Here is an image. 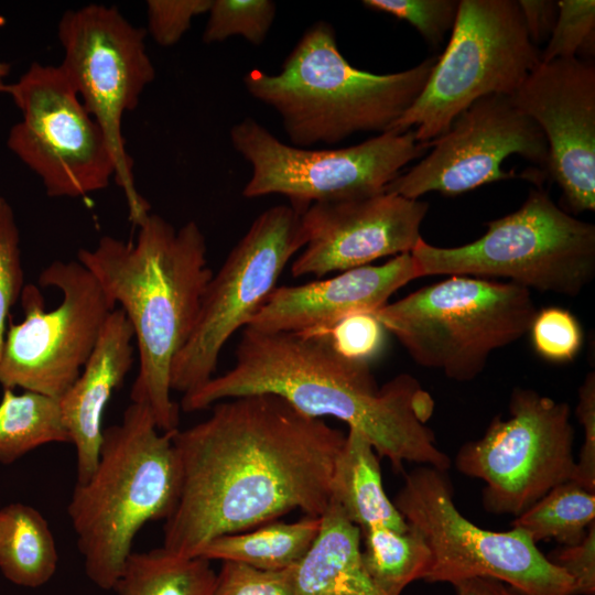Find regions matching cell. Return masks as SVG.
Returning <instances> with one entry per match:
<instances>
[{"label": "cell", "instance_id": "24", "mask_svg": "<svg viewBox=\"0 0 595 595\" xmlns=\"http://www.w3.org/2000/svg\"><path fill=\"white\" fill-rule=\"evenodd\" d=\"M57 562L53 533L40 511L21 502L0 509V570L6 578L39 587L55 574Z\"/></svg>", "mask_w": 595, "mask_h": 595}, {"label": "cell", "instance_id": "14", "mask_svg": "<svg viewBox=\"0 0 595 595\" xmlns=\"http://www.w3.org/2000/svg\"><path fill=\"white\" fill-rule=\"evenodd\" d=\"M39 284L58 289L62 302L46 312L40 290L23 288L24 320L7 332L0 383L60 399L80 375L115 304L78 260L53 261Z\"/></svg>", "mask_w": 595, "mask_h": 595}, {"label": "cell", "instance_id": "32", "mask_svg": "<svg viewBox=\"0 0 595 595\" xmlns=\"http://www.w3.org/2000/svg\"><path fill=\"white\" fill-rule=\"evenodd\" d=\"M366 8L411 24L432 46H439L456 20L457 0H364Z\"/></svg>", "mask_w": 595, "mask_h": 595}, {"label": "cell", "instance_id": "23", "mask_svg": "<svg viewBox=\"0 0 595 595\" xmlns=\"http://www.w3.org/2000/svg\"><path fill=\"white\" fill-rule=\"evenodd\" d=\"M321 528V517L298 521H272L253 529L219 536L199 551L202 559L239 562L277 571L296 565L307 553Z\"/></svg>", "mask_w": 595, "mask_h": 595}, {"label": "cell", "instance_id": "21", "mask_svg": "<svg viewBox=\"0 0 595 595\" xmlns=\"http://www.w3.org/2000/svg\"><path fill=\"white\" fill-rule=\"evenodd\" d=\"M292 595H387L364 566L360 529L332 500L315 541L294 566Z\"/></svg>", "mask_w": 595, "mask_h": 595}, {"label": "cell", "instance_id": "2", "mask_svg": "<svg viewBox=\"0 0 595 595\" xmlns=\"http://www.w3.org/2000/svg\"><path fill=\"white\" fill-rule=\"evenodd\" d=\"M253 393L282 397L303 413L333 416L363 433L394 472L404 462L441 470L451 458L426 425L434 401L419 381L401 374L379 387L369 363L343 356L327 334L241 331L235 364L183 394L184 412Z\"/></svg>", "mask_w": 595, "mask_h": 595}, {"label": "cell", "instance_id": "31", "mask_svg": "<svg viewBox=\"0 0 595 595\" xmlns=\"http://www.w3.org/2000/svg\"><path fill=\"white\" fill-rule=\"evenodd\" d=\"M529 332L537 354L552 363L572 361L583 345L580 322L570 311L558 306L537 311Z\"/></svg>", "mask_w": 595, "mask_h": 595}, {"label": "cell", "instance_id": "37", "mask_svg": "<svg viewBox=\"0 0 595 595\" xmlns=\"http://www.w3.org/2000/svg\"><path fill=\"white\" fill-rule=\"evenodd\" d=\"M576 416L584 430V442L571 480L595 493V374L589 372L578 389Z\"/></svg>", "mask_w": 595, "mask_h": 595}, {"label": "cell", "instance_id": "13", "mask_svg": "<svg viewBox=\"0 0 595 595\" xmlns=\"http://www.w3.org/2000/svg\"><path fill=\"white\" fill-rule=\"evenodd\" d=\"M508 409L509 418H494L480 439L461 446L454 463L463 475L486 484V511L518 517L572 479L574 430L566 402L532 389L515 388Z\"/></svg>", "mask_w": 595, "mask_h": 595}, {"label": "cell", "instance_id": "9", "mask_svg": "<svg viewBox=\"0 0 595 595\" xmlns=\"http://www.w3.org/2000/svg\"><path fill=\"white\" fill-rule=\"evenodd\" d=\"M446 470L419 465L404 475L393 504L425 539L432 566L424 581L456 584L487 577L522 595H574L572 578L523 531L478 527L454 504Z\"/></svg>", "mask_w": 595, "mask_h": 595}, {"label": "cell", "instance_id": "26", "mask_svg": "<svg viewBox=\"0 0 595 595\" xmlns=\"http://www.w3.org/2000/svg\"><path fill=\"white\" fill-rule=\"evenodd\" d=\"M364 566L387 595H401L411 583L425 580L432 566V552L413 527L400 532L385 526L361 531Z\"/></svg>", "mask_w": 595, "mask_h": 595}, {"label": "cell", "instance_id": "10", "mask_svg": "<svg viewBox=\"0 0 595 595\" xmlns=\"http://www.w3.org/2000/svg\"><path fill=\"white\" fill-rule=\"evenodd\" d=\"M145 34L116 7L105 4L68 10L57 25L64 52L60 67L106 137L115 162L113 178L125 193L129 218L137 227L150 215V205L136 187L121 121L155 77Z\"/></svg>", "mask_w": 595, "mask_h": 595}, {"label": "cell", "instance_id": "3", "mask_svg": "<svg viewBox=\"0 0 595 595\" xmlns=\"http://www.w3.org/2000/svg\"><path fill=\"white\" fill-rule=\"evenodd\" d=\"M205 236L195 221L175 229L156 214L139 226L134 242L104 236L77 260L128 317L139 353L131 401L148 407L158 429L177 430L171 368L188 340L213 271Z\"/></svg>", "mask_w": 595, "mask_h": 595}, {"label": "cell", "instance_id": "39", "mask_svg": "<svg viewBox=\"0 0 595 595\" xmlns=\"http://www.w3.org/2000/svg\"><path fill=\"white\" fill-rule=\"evenodd\" d=\"M527 34L533 45L548 42L559 15L558 1L518 0Z\"/></svg>", "mask_w": 595, "mask_h": 595}, {"label": "cell", "instance_id": "1", "mask_svg": "<svg viewBox=\"0 0 595 595\" xmlns=\"http://www.w3.org/2000/svg\"><path fill=\"white\" fill-rule=\"evenodd\" d=\"M345 439L273 393L215 403L207 419L173 434L178 490L162 547L192 558L219 536L294 510L321 517Z\"/></svg>", "mask_w": 595, "mask_h": 595}, {"label": "cell", "instance_id": "22", "mask_svg": "<svg viewBox=\"0 0 595 595\" xmlns=\"http://www.w3.org/2000/svg\"><path fill=\"white\" fill-rule=\"evenodd\" d=\"M379 459L366 436L348 428L333 470L331 500L360 532L374 526L403 532L409 524L383 489Z\"/></svg>", "mask_w": 595, "mask_h": 595}, {"label": "cell", "instance_id": "38", "mask_svg": "<svg viewBox=\"0 0 595 595\" xmlns=\"http://www.w3.org/2000/svg\"><path fill=\"white\" fill-rule=\"evenodd\" d=\"M547 556L572 578L574 595H595V521L580 543Z\"/></svg>", "mask_w": 595, "mask_h": 595}, {"label": "cell", "instance_id": "33", "mask_svg": "<svg viewBox=\"0 0 595 595\" xmlns=\"http://www.w3.org/2000/svg\"><path fill=\"white\" fill-rule=\"evenodd\" d=\"M20 236L14 212L0 196V360L10 309L23 290Z\"/></svg>", "mask_w": 595, "mask_h": 595}, {"label": "cell", "instance_id": "15", "mask_svg": "<svg viewBox=\"0 0 595 595\" xmlns=\"http://www.w3.org/2000/svg\"><path fill=\"white\" fill-rule=\"evenodd\" d=\"M9 94L22 113L8 148L34 173L51 197H79L115 177L106 137L60 66L33 63Z\"/></svg>", "mask_w": 595, "mask_h": 595}, {"label": "cell", "instance_id": "30", "mask_svg": "<svg viewBox=\"0 0 595 595\" xmlns=\"http://www.w3.org/2000/svg\"><path fill=\"white\" fill-rule=\"evenodd\" d=\"M559 15L541 62L572 58L578 55L589 61L595 52V1L559 0Z\"/></svg>", "mask_w": 595, "mask_h": 595}, {"label": "cell", "instance_id": "40", "mask_svg": "<svg viewBox=\"0 0 595 595\" xmlns=\"http://www.w3.org/2000/svg\"><path fill=\"white\" fill-rule=\"evenodd\" d=\"M455 595H522L509 585L487 577H475L453 585Z\"/></svg>", "mask_w": 595, "mask_h": 595}, {"label": "cell", "instance_id": "28", "mask_svg": "<svg viewBox=\"0 0 595 595\" xmlns=\"http://www.w3.org/2000/svg\"><path fill=\"white\" fill-rule=\"evenodd\" d=\"M594 519L595 493L567 480L516 517L511 528L523 531L536 543L553 539L569 547L585 538Z\"/></svg>", "mask_w": 595, "mask_h": 595}, {"label": "cell", "instance_id": "6", "mask_svg": "<svg viewBox=\"0 0 595 595\" xmlns=\"http://www.w3.org/2000/svg\"><path fill=\"white\" fill-rule=\"evenodd\" d=\"M536 312L521 285L450 275L371 313L416 364L469 381L494 350L529 332Z\"/></svg>", "mask_w": 595, "mask_h": 595}, {"label": "cell", "instance_id": "36", "mask_svg": "<svg viewBox=\"0 0 595 595\" xmlns=\"http://www.w3.org/2000/svg\"><path fill=\"white\" fill-rule=\"evenodd\" d=\"M327 334L343 356L369 363L382 348L385 328L372 313H357L336 324Z\"/></svg>", "mask_w": 595, "mask_h": 595}, {"label": "cell", "instance_id": "18", "mask_svg": "<svg viewBox=\"0 0 595 595\" xmlns=\"http://www.w3.org/2000/svg\"><path fill=\"white\" fill-rule=\"evenodd\" d=\"M428 209L424 201L387 192L313 203L302 214L305 246L291 273L323 277L411 252Z\"/></svg>", "mask_w": 595, "mask_h": 595}, {"label": "cell", "instance_id": "35", "mask_svg": "<svg viewBox=\"0 0 595 595\" xmlns=\"http://www.w3.org/2000/svg\"><path fill=\"white\" fill-rule=\"evenodd\" d=\"M213 0H149L148 32L161 46L176 44L188 31L192 20L207 13Z\"/></svg>", "mask_w": 595, "mask_h": 595}, {"label": "cell", "instance_id": "29", "mask_svg": "<svg viewBox=\"0 0 595 595\" xmlns=\"http://www.w3.org/2000/svg\"><path fill=\"white\" fill-rule=\"evenodd\" d=\"M275 12L277 4L271 0H213L203 42L212 44L241 36L252 45H261Z\"/></svg>", "mask_w": 595, "mask_h": 595}, {"label": "cell", "instance_id": "20", "mask_svg": "<svg viewBox=\"0 0 595 595\" xmlns=\"http://www.w3.org/2000/svg\"><path fill=\"white\" fill-rule=\"evenodd\" d=\"M133 328L121 309L108 316L93 353L58 399L64 425L76 448L77 484L94 473L102 442V415L133 364Z\"/></svg>", "mask_w": 595, "mask_h": 595}, {"label": "cell", "instance_id": "7", "mask_svg": "<svg viewBox=\"0 0 595 595\" xmlns=\"http://www.w3.org/2000/svg\"><path fill=\"white\" fill-rule=\"evenodd\" d=\"M477 240L444 248L423 238L411 251L420 277L507 278L528 290L578 295L595 275V226L560 208L542 186Z\"/></svg>", "mask_w": 595, "mask_h": 595}, {"label": "cell", "instance_id": "25", "mask_svg": "<svg viewBox=\"0 0 595 595\" xmlns=\"http://www.w3.org/2000/svg\"><path fill=\"white\" fill-rule=\"evenodd\" d=\"M215 583L210 561L161 547L131 552L112 589L118 595H213Z\"/></svg>", "mask_w": 595, "mask_h": 595}, {"label": "cell", "instance_id": "4", "mask_svg": "<svg viewBox=\"0 0 595 595\" xmlns=\"http://www.w3.org/2000/svg\"><path fill=\"white\" fill-rule=\"evenodd\" d=\"M436 60L392 74L365 72L339 52L333 25L317 21L279 73L251 69L244 85L280 116L290 144L334 145L358 132L388 131L421 94Z\"/></svg>", "mask_w": 595, "mask_h": 595}, {"label": "cell", "instance_id": "17", "mask_svg": "<svg viewBox=\"0 0 595 595\" xmlns=\"http://www.w3.org/2000/svg\"><path fill=\"white\" fill-rule=\"evenodd\" d=\"M547 140V174L575 214L595 210V66L580 57L539 65L510 96Z\"/></svg>", "mask_w": 595, "mask_h": 595}, {"label": "cell", "instance_id": "41", "mask_svg": "<svg viewBox=\"0 0 595 595\" xmlns=\"http://www.w3.org/2000/svg\"><path fill=\"white\" fill-rule=\"evenodd\" d=\"M10 72V65L0 61V84L2 79L8 76Z\"/></svg>", "mask_w": 595, "mask_h": 595}, {"label": "cell", "instance_id": "42", "mask_svg": "<svg viewBox=\"0 0 595 595\" xmlns=\"http://www.w3.org/2000/svg\"><path fill=\"white\" fill-rule=\"evenodd\" d=\"M0 91H3V93L7 91V85L6 84H3V83L0 84Z\"/></svg>", "mask_w": 595, "mask_h": 595}, {"label": "cell", "instance_id": "16", "mask_svg": "<svg viewBox=\"0 0 595 595\" xmlns=\"http://www.w3.org/2000/svg\"><path fill=\"white\" fill-rule=\"evenodd\" d=\"M429 147L432 151L396 177L385 192L411 199L430 192L456 196L516 177L513 171L501 167L512 154L538 164L544 172L549 158L541 129L505 95L475 101Z\"/></svg>", "mask_w": 595, "mask_h": 595}, {"label": "cell", "instance_id": "27", "mask_svg": "<svg viewBox=\"0 0 595 595\" xmlns=\"http://www.w3.org/2000/svg\"><path fill=\"white\" fill-rule=\"evenodd\" d=\"M71 442L57 398L4 389L0 401V462L10 464L30 451Z\"/></svg>", "mask_w": 595, "mask_h": 595}, {"label": "cell", "instance_id": "11", "mask_svg": "<svg viewBox=\"0 0 595 595\" xmlns=\"http://www.w3.org/2000/svg\"><path fill=\"white\" fill-rule=\"evenodd\" d=\"M232 148L251 166L246 198L279 194L305 210L311 204L385 192L404 166L424 155L413 130L386 131L345 148H299L279 140L253 118L230 129Z\"/></svg>", "mask_w": 595, "mask_h": 595}, {"label": "cell", "instance_id": "34", "mask_svg": "<svg viewBox=\"0 0 595 595\" xmlns=\"http://www.w3.org/2000/svg\"><path fill=\"white\" fill-rule=\"evenodd\" d=\"M294 566L267 571L225 561L216 573L213 595H292Z\"/></svg>", "mask_w": 595, "mask_h": 595}, {"label": "cell", "instance_id": "8", "mask_svg": "<svg viewBox=\"0 0 595 595\" xmlns=\"http://www.w3.org/2000/svg\"><path fill=\"white\" fill-rule=\"evenodd\" d=\"M540 62L516 0H459L447 46L388 131L413 130L418 142H430L478 99L513 95Z\"/></svg>", "mask_w": 595, "mask_h": 595}, {"label": "cell", "instance_id": "19", "mask_svg": "<svg viewBox=\"0 0 595 595\" xmlns=\"http://www.w3.org/2000/svg\"><path fill=\"white\" fill-rule=\"evenodd\" d=\"M418 278L408 252L383 264L358 267L331 279L278 285L247 327L266 333L324 334L347 316L376 311Z\"/></svg>", "mask_w": 595, "mask_h": 595}, {"label": "cell", "instance_id": "12", "mask_svg": "<svg viewBox=\"0 0 595 595\" xmlns=\"http://www.w3.org/2000/svg\"><path fill=\"white\" fill-rule=\"evenodd\" d=\"M304 210L281 204L263 210L230 250L205 290L195 327L171 368V389L183 394L214 377L230 337L248 326L305 246Z\"/></svg>", "mask_w": 595, "mask_h": 595}, {"label": "cell", "instance_id": "5", "mask_svg": "<svg viewBox=\"0 0 595 595\" xmlns=\"http://www.w3.org/2000/svg\"><path fill=\"white\" fill-rule=\"evenodd\" d=\"M175 431H160L150 409L131 402L119 424L104 429L91 476L75 485L67 512L85 573L101 589L113 588L143 524L174 507Z\"/></svg>", "mask_w": 595, "mask_h": 595}]
</instances>
